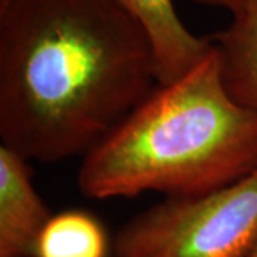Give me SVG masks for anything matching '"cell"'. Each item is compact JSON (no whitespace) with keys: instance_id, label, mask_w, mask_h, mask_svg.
<instances>
[{"instance_id":"7","label":"cell","mask_w":257,"mask_h":257,"mask_svg":"<svg viewBox=\"0 0 257 257\" xmlns=\"http://www.w3.org/2000/svg\"><path fill=\"white\" fill-rule=\"evenodd\" d=\"M109 239L94 216L82 210L53 214L39 234L35 257H107Z\"/></svg>"},{"instance_id":"5","label":"cell","mask_w":257,"mask_h":257,"mask_svg":"<svg viewBox=\"0 0 257 257\" xmlns=\"http://www.w3.org/2000/svg\"><path fill=\"white\" fill-rule=\"evenodd\" d=\"M147 32L155 53L159 84L187 73L210 52L211 37L194 36L177 16L172 0H113Z\"/></svg>"},{"instance_id":"4","label":"cell","mask_w":257,"mask_h":257,"mask_svg":"<svg viewBox=\"0 0 257 257\" xmlns=\"http://www.w3.org/2000/svg\"><path fill=\"white\" fill-rule=\"evenodd\" d=\"M32 173L28 159L0 146V257H35L39 234L53 216Z\"/></svg>"},{"instance_id":"8","label":"cell","mask_w":257,"mask_h":257,"mask_svg":"<svg viewBox=\"0 0 257 257\" xmlns=\"http://www.w3.org/2000/svg\"><path fill=\"white\" fill-rule=\"evenodd\" d=\"M194 3H200V5H207V6H217V8H224L234 15L240 9L243 0H192Z\"/></svg>"},{"instance_id":"1","label":"cell","mask_w":257,"mask_h":257,"mask_svg":"<svg viewBox=\"0 0 257 257\" xmlns=\"http://www.w3.org/2000/svg\"><path fill=\"white\" fill-rule=\"evenodd\" d=\"M143 26L113 0H12L0 10V139L20 156H84L155 89Z\"/></svg>"},{"instance_id":"3","label":"cell","mask_w":257,"mask_h":257,"mask_svg":"<svg viewBox=\"0 0 257 257\" xmlns=\"http://www.w3.org/2000/svg\"><path fill=\"white\" fill-rule=\"evenodd\" d=\"M257 243V169L213 192L167 197L119 230L116 257H248Z\"/></svg>"},{"instance_id":"10","label":"cell","mask_w":257,"mask_h":257,"mask_svg":"<svg viewBox=\"0 0 257 257\" xmlns=\"http://www.w3.org/2000/svg\"><path fill=\"white\" fill-rule=\"evenodd\" d=\"M248 257H257V243H256V246H254V248L251 250V253L248 254Z\"/></svg>"},{"instance_id":"2","label":"cell","mask_w":257,"mask_h":257,"mask_svg":"<svg viewBox=\"0 0 257 257\" xmlns=\"http://www.w3.org/2000/svg\"><path fill=\"white\" fill-rule=\"evenodd\" d=\"M256 169L257 114L227 92L211 46L182 77L157 84L83 156L77 184L96 200L145 192L189 197Z\"/></svg>"},{"instance_id":"9","label":"cell","mask_w":257,"mask_h":257,"mask_svg":"<svg viewBox=\"0 0 257 257\" xmlns=\"http://www.w3.org/2000/svg\"><path fill=\"white\" fill-rule=\"evenodd\" d=\"M12 0H0V10H3L8 5H9Z\"/></svg>"},{"instance_id":"6","label":"cell","mask_w":257,"mask_h":257,"mask_svg":"<svg viewBox=\"0 0 257 257\" xmlns=\"http://www.w3.org/2000/svg\"><path fill=\"white\" fill-rule=\"evenodd\" d=\"M234 100L257 114V0H243L229 28L211 36Z\"/></svg>"}]
</instances>
